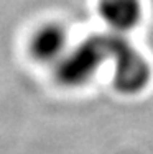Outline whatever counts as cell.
I'll list each match as a JSON object with an SVG mask.
<instances>
[{
	"instance_id": "cell-1",
	"label": "cell",
	"mask_w": 153,
	"mask_h": 154,
	"mask_svg": "<svg viewBox=\"0 0 153 154\" xmlns=\"http://www.w3.org/2000/svg\"><path fill=\"white\" fill-rule=\"evenodd\" d=\"M104 23L115 35H125L137 26L143 15L142 0H97Z\"/></svg>"
},
{
	"instance_id": "cell-2",
	"label": "cell",
	"mask_w": 153,
	"mask_h": 154,
	"mask_svg": "<svg viewBox=\"0 0 153 154\" xmlns=\"http://www.w3.org/2000/svg\"><path fill=\"white\" fill-rule=\"evenodd\" d=\"M30 53L40 62H54L68 53V33L61 25L48 23L40 26L30 39Z\"/></svg>"
}]
</instances>
